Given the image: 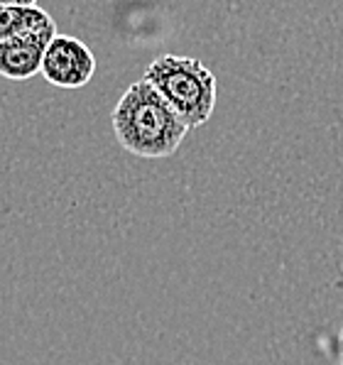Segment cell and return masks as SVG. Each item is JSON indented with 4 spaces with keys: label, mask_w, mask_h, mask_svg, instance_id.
<instances>
[{
    "label": "cell",
    "mask_w": 343,
    "mask_h": 365,
    "mask_svg": "<svg viewBox=\"0 0 343 365\" xmlns=\"http://www.w3.org/2000/svg\"><path fill=\"white\" fill-rule=\"evenodd\" d=\"M339 365H343V327L339 334Z\"/></svg>",
    "instance_id": "obj_7"
},
{
    "label": "cell",
    "mask_w": 343,
    "mask_h": 365,
    "mask_svg": "<svg viewBox=\"0 0 343 365\" xmlns=\"http://www.w3.org/2000/svg\"><path fill=\"white\" fill-rule=\"evenodd\" d=\"M25 32H49V35H59L57 22L47 10L39 5L32 8H5L0 5V42L10 37L25 35Z\"/></svg>",
    "instance_id": "obj_5"
},
{
    "label": "cell",
    "mask_w": 343,
    "mask_h": 365,
    "mask_svg": "<svg viewBox=\"0 0 343 365\" xmlns=\"http://www.w3.org/2000/svg\"><path fill=\"white\" fill-rule=\"evenodd\" d=\"M0 5H5V8H32V5H37V0H0Z\"/></svg>",
    "instance_id": "obj_6"
},
{
    "label": "cell",
    "mask_w": 343,
    "mask_h": 365,
    "mask_svg": "<svg viewBox=\"0 0 343 365\" xmlns=\"http://www.w3.org/2000/svg\"><path fill=\"white\" fill-rule=\"evenodd\" d=\"M145 81L165 96L187 128H199L216 108V74L194 57L162 54L145 69Z\"/></svg>",
    "instance_id": "obj_2"
},
{
    "label": "cell",
    "mask_w": 343,
    "mask_h": 365,
    "mask_svg": "<svg viewBox=\"0 0 343 365\" xmlns=\"http://www.w3.org/2000/svg\"><path fill=\"white\" fill-rule=\"evenodd\" d=\"M113 133L123 150L145 160H162L179 150L189 128L145 78L135 81L113 108Z\"/></svg>",
    "instance_id": "obj_1"
},
{
    "label": "cell",
    "mask_w": 343,
    "mask_h": 365,
    "mask_svg": "<svg viewBox=\"0 0 343 365\" xmlns=\"http://www.w3.org/2000/svg\"><path fill=\"white\" fill-rule=\"evenodd\" d=\"M39 74L57 88H81L96 74V57L78 37L57 35L44 52Z\"/></svg>",
    "instance_id": "obj_3"
},
{
    "label": "cell",
    "mask_w": 343,
    "mask_h": 365,
    "mask_svg": "<svg viewBox=\"0 0 343 365\" xmlns=\"http://www.w3.org/2000/svg\"><path fill=\"white\" fill-rule=\"evenodd\" d=\"M57 35L49 32H25L0 42V76L10 81H27L42 69V59L49 42Z\"/></svg>",
    "instance_id": "obj_4"
}]
</instances>
